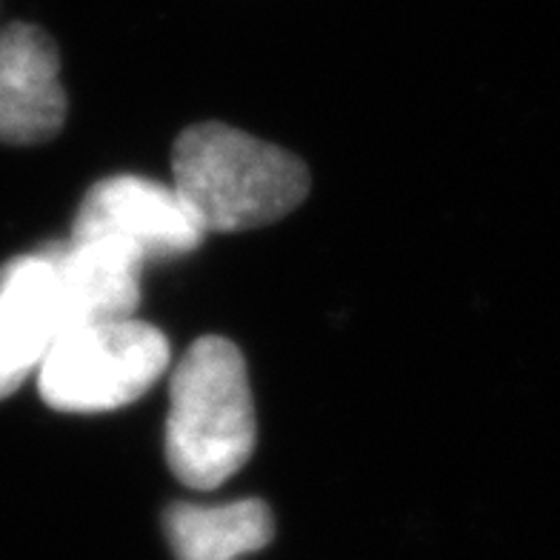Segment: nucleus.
<instances>
[{
  "label": "nucleus",
  "instance_id": "423d86ee",
  "mask_svg": "<svg viewBox=\"0 0 560 560\" xmlns=\"http://www.w3.org/2000/svg\"><path fill=\"white\" fill-rule=\"evenodd\" d=\"M67 92L58 46L44 30L9 23L0 32V140L32 147L60 132Z\"/></svg>",
  "mask_w": 560,
  "mask_h": 560
},
{
  "label": "nucleus",
  "instance_id": "0eeeda50",
  "mask_svg": "<svg viewBox=\"0 0 560 560\" xmlns=\"http://www.w3.org/2000/svg\"><path fill=\"white\" fill-rule=\"evenodd\" d=\"M60 280L67 326L132 317L143 264L106 237H67L46 244Z\"/></svg>",
  "mask_w": 560,
  "mask_h": 560
},
{
  "label": "nucleus",
  "instance_id": "7ed1b4c3",
  "mask_svg": "<svg viewBox=\"0 0 560 560\" xmlns=\"http://www.w3.org/2000/svg\"><path fill=\"white\" fill-rule=\"evenodd\" d=\"M170 358L166 335L135 317L74 324L37 369V389L58 412H112L143 398Z\"/></svg>",
  "mask_w": 560,
  "mask_h": 560
},
{
  "label": "nucleus",
  "instance_id": "f257e3e1",
  "mask_svg": "<svg viewBox=\"0 0 560 560\" xmlns=\"http://www.w3.org/2000/svg\"><path fill=\"white\" fill-rule=\"evenodd\" d=\"M172 175L203 235L280 221L310 192V172L292 152L214 120L177 138Z\"/></svg>",
  "mask_w": 560,
  "mask_h": 560
},
{
  "label": "nucleus",
  "instance_id": "f03ea898",
  "mask_svg": "<svg viewBox=\"0 0 560 560\" xmlns=\"http://www.w3.org/2000/svg\"><path fill=\"white\" fill-rule=\"evenodd\" d=\"M255 438L258 423L241 349L218 335L195 340L170 381V469L186 487H221L244 469Z\"/></svg>",
  "mask_w": 560,
  "mask_h": 560
},
{
  "label": "nucleus",
  "instance_id": "39448f33",
  "mask_svg": "<svg viewBox=\"0 0 560 560\" xmlns=\"http://www.w3.org/2000/svg\"><path fill=\"white\" fill-rule=\"evenodd\" d=\"M67 329L60 280L49 246L0 269V400L35 375Z\"/></svg>",
  "mask_w": 560,
  "mask_h": 560
},
{
  "label": "nucleus",
  "instance_id": "6e6552de",
  "mask_svg": "<svg viewBox=\"0 0 560 560\" xmlns=\"http://www.w3.org/2000/svg\"><path fill=\"white\" fill-rule=\"evenodd\" d=\"M163 524L177 560H237L275 538L272 512L255 498L218 506L172 503Z\"/></svg>",
  "mask_w": 560,
  "mask_h": 560
},
{
  "label": "nucleus",
  "instance_id": "20e7f679",
  "mask_svg": "<svg viewBox=\"0 0 560 560\" xmlns=\"http://www.w3.org/2000/svg\"><path fill=\"white\" fill-rule=\"evenodd\" d=\"M69 237H106L132 252L140 264L189 255L203 244L175 186L140 175H115L97 180L83 195Z\"/></svg>",
  "mask_w": 560,
  "mask_h": 560
}]
</instances>
